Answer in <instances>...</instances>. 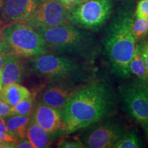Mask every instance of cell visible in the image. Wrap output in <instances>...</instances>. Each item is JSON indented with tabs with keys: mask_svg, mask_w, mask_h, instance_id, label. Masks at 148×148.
<instances>
[{
	"mask_svg": "<svg viewBox=\"0 0 148 148\" xmlns=\"http://www.w3.org/2000/svg\"><path fill=\"white\" fill-rule=\"evenodd\" d=\"M135 17L148 20V0H140L136 6Z\"/></svg>",
	"mask_w": 148,
	"mask_h": 148,
	"instance_id": "7402d4cb",
	"label": "cell"
},
{
	"mask_svg": "<svg viewBox=\"0 0 148 148\" xmlns=\"http://www.w3.org/2000/svg\"><path fill=\"white\" fill-rule=\"evenodd\" d=\"M2 3H3V0H0V13H1V7H2Z\"/></svg>",
	"mask_w": 148,
	"mask_h": 148,
	"instance_id": "d6a6232c",
	"label": "cell"
},
{
	"mask_svg": "<svg viewBox=\"0 0 148 148\" xmlns=\"http://www.w3.org/2000/svg\"><path fill=\"white\" fill-rule=\"evenodd\" d=\"M118 95L131 118L140 124L148 121V84L135 77L119 86Z\"/></svg>",
	"mask_w": 148,
	"mask_h": 148,
	"instance_id": "52a82bcc",
	"label": "cell"
},
{
	"mask_svg": "<svg viewBox=\"0 0 148 148\" xmlns=\"http://www.w3.org/2000/svg\"><path fill=\"white\" fill-rule=\"evenodd\" d=\"M141 138L135 130L127 131L114 145L113 148H140L143 147Z\"/></svg>",
	"mask_w": 148,
	"mask_h": 148,
	"instance_id": "ac0fdd59",
	"label": "cell"
},
{
	"mask_svg": "<svg viewBox=\"0 0 148 148\" xmlns=\"http://www.w3.org/2000/svg\"><path fill=\"white\" fill-rule=\"evenodd\" d=\"M58 147L62 148H83L85 147L78 138L71 137L60 140L58 143Z\"/></svg>",
	"mask_w": 148,
	"mask_h": 148,
	"instance_id": "44dd1931",
	"label": "cell"
},
{
	"mask_svg": "<svg viewBox=\"0 0 148 148\" xmlns=\"http://www.w3.org/2000/svg\"><path fill=\"white\" fill-rule=\"evenodd\" d=\"M140 42L142 44V53H143V59L145 61L146 69H147L148 74V39L140 40Z\"/></svg>",
	"mask_w": 148,
	"mask_h": 148,
	"instance_id": "d4e9b609",
	"label": "cell"
},
{
	"mask_svg": "<svg viewBox=\"0 0 148 148\" xmlns=\"http://www.w3.org/2000/svg\"><path fill=\"white\" fill-rule=\"evenodd\" d=\"M11 114V107L0 99V116L5 117Z\"/></svg>",
	"mask_w": 148,
	"mask_h": 148,
	"instance_id": "484cf974",
	"label": "cell"
},
{
	"mask_svg": "<svg viewBox=\"0 0 148 148\" xmlns=\"http://www.w3.org/2000/svg\"><path fill=\"white\" fill-rule=\"evenodd\" d=\"M55 1H58L60 3L61 5H62L64 8H66L68 10L73 6L76 5L79 3L84 2L86 0H55Z\"/></svg>",
	"mask_w": 148,
	"mask_h": 148,
	"instance_id": "603a6c76",
	"label": "cell"
},
{
	"mask_svg": "<svg viewBox=\"0 0 148 148\" xmlns=\"http://www.w3.org/2000/svg\"><path fill=\"white\" fill-rule=\"evenodd\" d=\"M39 0H3L0 21L3 25L25 23L36 9Z\"/></svg>",
	"mask_w": 148,
	"mask_h": 148,
	"instance_id": "8fae6325",
	"label": "cell"
},
{
	"mask_svg": "<svg viewBox=\"0 0 148 148\" xmlns=\"http://www.w3.org/2000/svg\"><path fill=\"white\" fill-rule=\"evenodd\" d=\"M141 125L143 126L144 130H145V134H146V137H147V140H148V121L145 122V123H142Z\"/></svg>",
	"mask_w": 148,
	"mask_h": 148,
	"instance_id": "4dcf8cb0",
	"label": "cell"
},
{
	"mask_svg": "<svg viewBox=\"0 0 148 148\" xmlns=\"http://www.w3.org/2000/svg\"><path fill=\"white\" fill-rule=\"evenodd\" d=\"M130 70L131 74L148 84V74L142 53L140 40L136 42L134 53L130 63Z\"/></svg>",
	"mask_w": 148,
	"mask_h": 148,
	"instance_id": "e0dca14e",
	"label": "cell"
},
{
	"mask_svg": "<svg viewBox=\"0 0 148 148\" xmlns=\"http://www.w3.org/2000/svg\"><path fill=\"white\" fill-rule=\"evenodd\" d=\"M0 132L5 133V134L11 135L10 132H9L8 127L6 126V124H5L4 117H3V116H0ZM11 136H12V135H11Z\"/></svg>",
	"mask_w": 148,
	"mask_h": 148,
	"instance_id": "83f0119b",
	"label": "cell"
},
{
	"mask_svg": "<svg viewBox=\"0 0 148 148\" xmlns=\"http://www.w3.org/2000/svg\"><path fill=\"white\" fill-rule=\"evenodd\" d=\"M1 37L10 55L34 58L49 51L39 33L26 23L5 25L1 31Z\"/></svg>",
	"mask_w": 148,
	"mask_h": 148,
	"instance_id": "5b68a950",
	"label": "cell"
},
{
	"mask_svg": "<svg viewBox=\"0 0 148 148\" xmlns=\"http://www.w3.org/2000/svg\"><path fill=\"white\" fill-rule=\"evenodd\" d=\"M10 56L11 55L8 54V53L4 52L0 53V71L2 69L3 66L4 65V64L5 63V62L8 60L9 57H10Z\"/></svg>",
	"mask_w": 148,
	"mask_h": 148,
	"instance_id": "f1b7e54d",
	"label": "cell"
},
{
	"mask_svg": "<svg viewBox=\"0 0 148 148\" xmlns=\"http://www.w3.org/2000/svg\"><path fill=\"white\" fill-rule=\"evenodd\" d=\"M69 23L68 10L63 5L55 0H39L34 12L24 23L37 29Z\"/></svg>",
	"mask_w": 148,
	"mask_h": 148,
	"instance_id": "9c48e42d",
	"label": "cell"
},
{
	"mask_svg": "<svg viewBox=\"0 0 148 148\" xmlns=\"http://www.w3.org/2000/svg\"><path fill=\"white\" fill-rule=\"evenodd\" d=\"M5 26V25H3V24L1 23V21H0V31H1L3 28V27Z\"/></svg>",
	"mask_w": 148,
	"mask_h": 148,
	"instance_id": "1f68e13d",
	"label": "cell"
},
{
	"mask_svg": "<svg viewBox=\"0 0 148 148\" xmlns=\"http://www.w3.org/2000/svg\"><path fill=\"white\" fill-rule=\"evenodd\" d=\"M0 139L5 140V141L10 142V143H15L16 140H18L16 139L15 137L11 136L10 134H5V133H3L1 132H0Z\"/></svg>",
	"mask_w": 148,
	"mask_h": 148,
	"instance_id": "4316f807",
	"label": "cell"
},
{
	"mask_svg": "<svg viewBox=\"0 0 148 148\" xmlns=\"http://www.w3.org/2000/svg\"><path fill=\"white\" fill-rule=\"evenodd\" d=\"M31 118L50 134L60 132L62 123V110L38 102L33 110Z\"/></svg>",
	"mask_w": 148,
	"mask_h": 148,
	"instance_id": "7c38bea8",
	"label": "cell"
},
{
	"mask_svg": "<svg viewBox=\"0 0 148 148\" xmlns=\"http://www.w3.org/2000/svg\"><path fill=\"white\" fill-rule=\"evenodd\" d=\"M89 62L69 56L44 53L32 60L37 75L49 80H66L82 84L92 77Z\"/></svg>",
	"mask_w": 148,
	"mask_h": 148,
	"instance_id": "277c9868",
	"label": "cell"
},
{
	"mask_svg": "<svg viewBox=\"0 0 148 148\" xmlns=\"http://www.w3.org/2000/svg\"><path fill=\"white\" fill-rule=\"evenodd\" d=\"M80 84L66 80H49L40 94L39 102L62 110Z\"/></svg>",
	"mask_w": 148,
	"mask_h": 148,
	"instance_id": "30bf717a",
	"label": "cell"
},
{
	"mask_svg": "<svg viewBox=\"0 0 148 148\" xmlns=\"http://www.w3.org/2000/svg\"><path fill=\"white\" fill-rule=\"evenodd\" d=\"M131 30L136 42L144 39V38L148 35V20L134 16Z\"/></svg>",
	"mask_w": 148,
	"mask_h": 148,
	"instance_id": "ffe728a7",
	"label": "cell"
},
{
	"mask_svg": "<svg viewBox=\"0 0 148 148\" xmlns=\"http://www.w3.org/2000/svg\"><path fill=\"white\" fill-rule=\"evenodd\" d=\"M21 57L11 55L0 71L2 86L20 82L25 73V66Z\"/></svg>",
	"mask_w": 148,
	"mask_h": 148,
	"instance_id": "4fadbf2b",
	"label": "cell"
},
{
	"mask_svg": "<svg viewBox=\"0 0 148 148\" xmlns=\"http://www.w3.org/2000/svg\"><path fill=\"white\" fill-rule=\"evenodd\" d=\"M31 116L10 114L5 116V124L12 136L16 139L26 137L27 127Z\"/></svg>",
	"mask_w": 148,
	"mask_h": 148,
	"instance_id": "2e32d148",
	"label": "cell"
},
{
	"mask_svg": "<svg viewBox=\"0 0 148 148\" xmlns=\"http://www.w3.org/2000/svg\"><path fill=\"white\" fill-rule=\"evenodd\" d=\"M51 135L42 128L30 117L27 127L26 138L32 143L33 148L48 147L52 141Z\"/></svg>",
	"mask_w": 148,
	"mask_h": 148,
	"instance_id": "5bb4252c",
	"label": "cell"
},
{
	"mask_svg": "<svg viewBox=\"0 0 148 148\" xmlns=\"http://www.w3.org/2000/svg\"><path fill=\"white\" fill-rule=\"evenodd\" d=\"M112 116H108L84 128V131L79 138L85 147L113 148L127 130L123 123Z\"/></svg>",
	"mask_w": 148,
	"mask_h": 148,
	"instance_id": "ba28073f",
	"label": "cell"
},
{
	"mask_svg": "<svg viewBox=\"0 0 148 148\" xmlns=\"http://www.w3.org/2000/svg\"><path fill=\"white\" fill-rule=\"evenodd\" d=\"M117 101V94L108 81L92 77L79 85L62 110L60 133L72 134L114 115Z\"/></svg>",
	"mask_w": 148,
	"mask_h": 148,
	"instance_id": "6da1fadb",
	"label": "cell"
},
{
	"mask_svg": "<svg viewBox=\"0 0 148 148\" xmlns=\"http://www.w3.org/2000/svg\"><path fill=\"white\" fill-rule=\"evenodd\" d=\"M112 0H86L68 10L69 21L80 28L97 31L110 18Z\"/></svg>",
	"mask_w": 148,
	"mask_h": 148,
	"instance_id": "8992f818",
	"label": "cell"
},
{
	"mask_svg": "<svg viewBox=\"0 0 148 148\" xmlns=\"http://www.w3.org/2000/svg\"><path fill=\"white\" fill-rule=\"evenodd\" d=\"M34 97L31 94L29 97L16 103L15 106L11 107V114L30 116L34 108Z\"/></svg>",
	"mask_w": 148,
	"mask_h": 148,
	"instance_id": "d6986e66",
	"label": "cell"
},
{
	"mask_svg": "<svg viewBox=\"0 0 148 148\" xmlns=\"http://www.w3.org/2000/svg\"><path fill=\"white\" fill-rule=\"evenodd\" d=\"M1 31H0V53L4 52V53H8V54H9V53H8V51H7V49H6V47H5L4 42H3V40L2 39V37H1Z\"/></svg>",
	"mask_w": 148,
	"mask_h": 148,
	"instance_id": "f546056e",
	"label": "cell"
},
{
	"mask_svg": "<svg viewBox=\"0 0 148 148\" xmlns=\"http://www.w3.org/2000/svg\"><path fill=\"white\" fill-rule=\"evenodd\" d=\"M45 41L48 49L91 62L101 51L94 35L71 23L35 29Z\"/></svg>",
	"mask_w": 148,
	"mask_h": 148,
	"instance_id": "3957f363",
	"label": "cell"
},
{
	"mask_svg": "<svg viewBox=\"0 0 148 148\" xmlns=\"http://www.w3.org/2000/svg\"><path fill=\"white\" fill-rule=\"evenodd\" d=\"M13 148H33V146L30 141L25 137L16 140L14 143Z\"/></svg>",
	"mask_w": 148,
	"mask_h": 148,
	"instance_id": "cb8c5ba5",
	"label": "cell"
},
{
	"mask_svg": "<svg viewBox=\"0 0 148 148\" xmlns=\"http://www.w3.org/2000/svg\"><path fill=\"white\" fill-rule=\"evenodd\" d=\"M2 83H1V75H0V90H1V88H2Z\"/></svg>",
	"mask_w": 148,
	"mask_h": 148,
	"instance_id": "836d02e7",
	"label": "cell"
},
{
	"mask_svg": "<svg viewBox=\"0 0 148 148\" xmlns=\"http://www.w3.org/2000/svg\"><path fill=\"white\" fill-rule=\"evenodd\" d=\"M30 95L29 90L18 83L6 85L3 86L0 90V99L10 107L15 106L16 103Z\"/></svg>",
	"mask_w": 148,
	"mask_h": 148,
	"instance_id": "9a60e30c",
	"label": "cell"
},
{
	"mask_svg": "<svg viewBox=\"0 0 148 148\" xmlns=\"http://www.w3.org/2000/svg\"><path fill=\"white\" fill-rule=\"evenodd\" d=\"M134 16L131 10L120 11L107 27L101 40L111 70L119 78H128L132 75L130 63L136 44L131 30Z\"/></svg>",
	"mask_w": 148,
	"mask_h": 148,
	"instance_id": "7a4b0ae2",
	"label": "cell"
}]
</instances>
